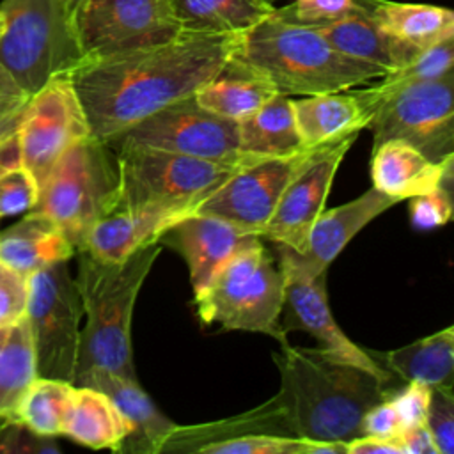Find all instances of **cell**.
<instances>
[{
	"instance_id": "46",
	"label": "cell",
	"mask_w": 454,
	"mask_h": 454,
	"mask_svg": "<svg viewBox=\"0 0 454 454\" xmlns=\"http://www.w3.org/2000/svg\"><path fill=\"white\" fill-rule=\"evenodd\" d=\"M399 442L404 454H438V449L426 424L403 429L399 434Z\"/></svg>"
},
{
	"instance_id": "7",
	"label": "cell",
	"mask_w": 454,
	"mask_h": 454,
	"mask_svg": "<svg viewBox=\"0 0 454 454\" xmlns=\"http://www.w3.org/2000/svg\"><path fill=\"white\" fill-rule=\"evenodd\" d=\"M0 64L32 96L85 62L74 27L57 0H2Z\"/></svg>"
},
{
	"instance_id": "9",
	"label": "cell",
	"mask_w": 454,
	"mask_h": 454,
	"mask_svg": "<svg viewBox=\"0 0 454 454\" xmlns=\"http://www.w3.org/2000/svg\"><path fill=\"white\" fill-rule=\"evenodd\" d=\"M114 153L119 170L117 209L161 206L193 213L199 202L241 165L151 147H122Z\"/></svg>"
},
{
	"instance_id": "34",
	"label": "cell",
	"mask_w": 454,
	"mask_h": 454,
	"mask_svg": "<svg viewBox=\"0 0 454 454\" xmlns=\"http://www.w3.org/2000/svg\"><path fill=\"white\" fill-rule=\"evenodd\" d=\"M454 64V37H447L422 51L408 64L383 74L374 85L378 90H390L413 82H426L452 74Z\"/></svg>"
},
{
	"instance_id": "45",
	"label": "cell",
	"mask_w": 454,
	"mask_h": 454,
	"mask_svg": "<svg viewBox=\"0 0 454 454\" xmlns=\"http://www.w3.org/2000/svg\"><path fill=\"white\" fill-rule=\"evenodd\" d=\"M346 454H404L397 438L360 434L346 442Z\"/></svg>"
},
{
	"instance_id": "5",
	"label": "cell",
	"mask_w": 454,
	"mask_h": 454,
	"mask_svg": "<svg viewBox=\"0 0 454 454\" xmlns=\"http://www.w3.org/2000/svg\"><path fill=\"white\" fill-rule=\"evenodd\" d=\"M117 200V156L106 142L90 135L57 160L30 211L50 218L80 252L92 225L115 211Z\"/></svg>"
},
{
	"instance_id": "42",
	"label": "cell",
	"mask_w": 454,
	"mask_h": 454,
	"mask_svg": "<svg viewBox=\"0 0 454 454\" xmlns=\"http://www.w3.org/2000/svg\"><path fill=\"white\" fill-rule=\"evenodd\" d=\"M28 98L30 96L0 64V140L16 135V128Z\"/></svg>"
},
{
	"instance_id": "44",
	"label": "cell",
	"mask_w": 454,
	"mask_h": 454,
	"mask_svg": "<svg viewBox=\"0 0 454 454\" xmlns=\"http://www.w3.org/2000/svg\"><path fill=\"white\" fill-rule=\"evenodd\" d=\"M362 434H372L381 438H397L403 431L401 417L397 413V408L392 401V397H385L383 401L371 406L365 415L362 417L360 424Z\"/></svg>"
},
{
	"instance_id": "17",
	"label": "cell",
	"mask_w": 454,
	"mask_h": 454,
	"mask_svg": "<svg viewBox=\"0 0 454 454\" xmlns=\"http://www.w3.org/2000/svg\"><path fill=\"white\" fill-rule=\"evenodd\" d=\"M262 239L218 216L190 213L170 225L158 239L176 250L190 270L193 298H199L220 270L245 247Z\"/></svg>"
},
{
	"instance_id": "33",
	"label": "cell",
	"mask_w": 454,
	"mask_h": 454,
	"mask_svg": "<svg viewBox=\"0 0 454 454\" xmlns=\"http://www.w3.org/2000/svg\"><path fill=\"white\" fill-rule=\"evenodd\" d=\"M73 383L37 376L16 404L12 420L43 436L62 434L66 410L69 406Z\"/></svg>"
},
{
	"instance_id": "43",
	"label": "cell",
	"mask_w": 454,
	"mask_h": 454,
	"mask_svg": "<svg viewBox=\"0 0 454 454\" xmlns=\"http://www.w3.org/2000/svg\"><path fill=\"white\" fill-rule=\"evenodd\" d=\"M431 387L419 381H406V385L390 394L397 413L401 417L403 429L426 424V413L431 399Z\"/></svg>"
},
{
	"instance_id": "47",
	"label": "cell",
	"mask_w": 454,
	"mask_h": 454,
	"mask_svg": "<svg viewBox=\"0 0 454 454\" xmlns=\"http://www.w3.org/2000/svg\"><path fill=\"white\" fill-rule=\"evenodd\" d=\"M16 163H21V161H20L16 135H12V137L0 140V172Z\"/></svg>"
},
{
	"instance_id": "14",
	"label": "cell",
	"mask_w": 454,
	"mask_h": 454,
	"mask_svg": "<svg viewBox=\"0 0 454 454\" xmlns=\"http://www.w3.org/2000/svg\"><path fill=\"white\" fill-rule=\"evenodd\" d=\"M317 147H307L289 156L259 158L241 163L199 202L195 213L218 216L261 236L284 188Z\"/></svg>"
},
{
	"instance_id": "32",
	"label": "cell",
	"mask_w": 454,
	"mask_h": 454,
	"mask_svg": "<svg viewBox=\"0 0 454 454\" xmlns=\"http://www.w3.org/2000/svg\"><path fill=\"white\" fill-rule=\"evenodd\" d=\"M37 378L35 349L27 316L0 326V424L12 420L25 390Z\"/></svg>"
},
{
	"instance_id": "23",
	"label": "cell",
	"mask_w": 454,
	"mask_h": 454,
	"mask_svg": "<svg viewBox=\"0 0 454 454\" xmlns=\"http://www.w3.org/2000/svg\"><path fill=\"white\" fill-rule=\"evenodd\" d=\"M314 28L342 55L378 66L385 73L408 64L419 53L381 30L362 0L348 14Z\"/></svg>"
},
{
	"instance_id": "6",
	"label": "cell",
	"mask_w": 454,
	"mask_h": 454,
	"mask_svg": "<svg viewBox=\"0 0 454 454\" xmlns=\"http://www.w3.org/2000/svg\"><path fill=\"white\" fill-rule=\"evenodd\" d=\"M193 300L206 325L216 323L223 330L257 332L280 344L287 342L282 326L284 277L262 239L239 250Z\"/></svg>"
},
{
	"instance_id": "38",
	"label": "cell",
	"mask_w": 454,
	"mask_h": 454,
	"mask_svg": "<svg viewBox=\"0 0 454 454\" xmlns=\"http://www.w3.org/2000/svg\"><path fill=\"white\" fill-rule=\"evenodd\" d=\"M426 426L438 454L454 452V390L433 388L426 413Z\"/></svg>"
},
{
	"instance_id": "11",
	"label": "cell",
	"mask_w": 454,
	"mask_h": 454,
	"mask_svg": "<svg viewBox=\"0 0 454 454\" xmlns=\"http://www.w3.org/2000/svg\"><path fill=\"white\" fill-rule=\"evenodd\" d=\"M106 144L112 151L151 147L223 163L254 160L239 153L238 122L207 112L197 103L195 96L147 115L106 140Z\"/></svg>"
},
{
	"instance_id": "24",
	"label": "cell",
	"mask_w": 454,
	"mask_h": 454,
	"mask_svg": "<svg viewBox=\"0 0 454 454\" xmlns=\"http://www.w3.org/2000/svg\"><path fill=\"white\" fill-rule=\"evenodd\" d=\"M73 245L46 216L28 211L25 216L0 232V261L28 277L50 264L69 261Z\"/></svg>"
},
{
	"instance_id": "30",
	"label": "cell",
	"mask_w": 454,
	"mask_h": 454,
	"mask_svg": "<svg viewBox=\"0 0 454 454\" xmlns=\"http://www.w3.org/2000/svg\"><path fill=\"white\" fill-rule=\"evenodd\" d=\"M385 369L404 381L454 390V328L445 326L411 344L385 353Z\"/></svg>"
},
{
	"instance_id": "22",
	"label": "cell",
	"mask_w": 454,
	"mask_h": 454,
	"mask_svg": "<svg viewBox=\"0 0 454 454\" xmlns=\"http://www.w3.org/2000/svg\"><path fill=\"white\" fill-rule=\"evenodd\" d=\"M294 124L305 147H317L367 128L371 119L356 89L291 99Z\"/></svg>"
},
{
	"instance_id": "15",
	"label": "cell",
	"mask_w": 454,
	"mask_h": 454,
	"mask_svg": "<svg viewBox=\"0 0 454 454\" xmlns=\"http://www.w3.org/2000/svg\"><path fill=\"white\" fill-rule=\"evenodd\" d=\"M277 262L284 277V330H303L317 340V349L325 356L360 367L390 383L392 372L376 362L371 351L355 344L337 325L328 303L326 271L312 275L282 255Z\"/></svg>"
},
{
	"instance_id": "2",
	"label": "cell",
	"mask_w": 454,
	"mask_h": 454,
	"mask_svg": "<svg viewBox=\"0 0 454 454\" xmlns=\"http://www.w3.org/2000/svg\"><path fill=\"white\" fill-rule=\"evenodd\" d=\"M280 372L277 392L293 436L348 442L362 434L365 411L388 397L390 383L325 356L317 348L280 344L273 355Z\"/></svg>"
},
{
	"instance_id": "40",
	"label": "cell",
	"mask_w": 454,
	"mask_h": 454,
	"mask_svg": "<svg viewBox=\"0 0 454 454\" xmlns=\"http://www.w3.org/2000/svg\"><path fill=\"white\" fill-rule=\"evenodd\" d=\"M452 193L450 188L438 186L427 193L411 197L410 220L417 229H434L450 220Z\"/></svg>"
},
{
	"instance_id": "36",
	"label": "cell",
	"mask_w": 454,
	"mask_h": 454,
	"mask_svg": "<svg viewBox=\"0 0 454 454\" xmlns=\"http://www.w3.org/2000/svg\"><path fill=\"white\" fill-rule=\"evenodd\" d=\"M39 199V183L21 163L0 172V218L28 213Z\"/></svg>"
},
{
	"instance_id": "41",
	"label": "cell",
	"mask_w": 454,
	"mask_h": 454,
	"mask_svg": "<svg viewBox=\"0 0 454 454\" xmlns=\"http://www.w3.org/2000/svg\"><path fill=\"white\" fill-rule=\"evenodd\" d=\"M28 277L0 261V326L16 323L25 316Z\"/></svg>"
},
{
	"instance_id": "4",
	"label": "cell",
	"mask_w": 454,
	"mask_h": 454,
	"mask_svg": "<svg viewBox=\"0 0 454 454\" xmlns=\"http://www.w3.org/2000/svg\"><path fill=\"white\" fill-rule=\"evenodd\" d=\"M232 59L262 74L286 96L346 90L387 74L378 66L342 55L317 28L275 14L241 34Z\"/></svg>"
},
{
	"instance_id": "29",
	"label": "cell",
	"mask_w": 454,
	"mask_h": 454,
	"mask_svg": "<svg viewBox=\"0 0 454 454\" xmlns=\"http://www.w3.org/2000/svg\"><path fill=\"white\" fill-rule=\"evenodd\" d=\"M239 153L247 158L289 156L307 149L298 135L291 96L275 94L255 114L238 121Z\"/></svg>"
},
{
	"instance_id": "16",
	"label": "cell",
	"mask_w": 454,
	"mask_h": 454,
	"mask_svg": "<svg viewBox=\"0 0 454 454\" xmlns=\"http://www.w3.org/2000/svg\"><path fill=\"white\" fill-rule=\"evenodd\" d=\"M356 135L319 145L310 160L284 188L278 204L264 225L261 238L291 250H303L310 227L325 209L337 168Z\"/></svg>"
},
{
	"instance_id": "26",
	"label": "cell",
	"mask_w": 454,
	"mask_h": 454,
	"mask_svg": "<svg viewBox=\"0 0 454 454\" xmlns=\"http://www.w3.org/2000/svg\"><path fill=\"white\" fill-rule=\"evenodd\" d=\"M277 92L262 74L231 59L222 71L195 94L197 103L207 112L231 121H241L264 106Z\"/></svg>"
},
{
	"instance_id": "8",
	"label": "cell",
	"mask_w": 454,
	"mask_h": 454,
	"mask_svg": "<svg viewBox=\"0 0 454 454\" xmlns=\"http://www.w3.org/2000/svg\"><path fill=\"white\" fill-rule=\"evenodd\" d=\"M356 92L371 115L372 149L387 140H404L433 161L454 154V74Z\"/></svg>"
},
{
	"instance_id": "19",
	"label": "cell",
	"mask_w": 454,
	"mask_h": 454,
	"mask_svg": "<svg viewBox=\"0 0 454 454\" xmlns=\"http://www.w3.org/2000/svg\"><path fill=\"white\" fill-rule=\"evenodd\" d=\"M73 385L94 387L112 399L128 426V436L119 452L158 454L177 426L158 410L138 385V380L122 378L106 371H89Z\"/></svg>"
},
{
	"instance_id": "31",
	"label": "cell",
	"mask_w": 454,
	"mask_h": 454,
	"mask_svg": "<svg viewBox=\"0 0 454 454\" xmlns=\"http://www.w3.org/2000/svg\"><path fill=\"white\" fill-rule=\"evenodd\" d=\"M174 16L186 32L245 34L273 14L262 0H170Z\"/></svg>"
},
{
	"instance_id": "48",
	"label": "cell",
	"mask_w": 454,
	"mask_h": 454,
	"mask_svg": "<svg viewBox=\"0 0 454 454\" xmlns=\"http://www.w3.org/2000/svg\"><path fill=\"white\" fill-rule=\"evenodd\" d=\"M57 4H59V7H60V11L64 12V16L67 18V21H69V23L74 27V30H76V18H78V14H80V11H82L85 0H57Z\"/></svg>"
},
{
	"instance_id": "12",
	"label": "cell",
	"mask_w": 454,
	"mask_h": 454,
	"mask_svg": "<svg viewBox=\"0 0 454 454\" xmlns=\"http://www.w3.org/2000/svg\"><path fill=\"white\" fill-rule=\"evenodd\" d=\"M87 137L90 128L71 74L55 76L28 98L20 117L16 128L20 161L41 186L57 160Z\"/></svg>"
},
{
	"instance_id": "39",
	"label": "cell",
	"mask_w": 454,
	"mask_h": 454,
	"mask_svg": "<svg viewBox=\"0 0 454 454\" xmlns=\"http://www.w3.org/2000/svg\"><path fill=\"white\" fill-rule=\"evenodd\" d=\"M53 436H43L18 420L0 424V454H59Z\"/></svg>"
},
{
	"instance_id": "21",
	"label": "cell",
	"mask_w": 454,
	"mask_h": 454,
	"mask_svg": "<svg viewBox=\"0 0 454 454\" xmlns=\"http://www.w3.org/2000/svg\"><path fill=\"white\" fill-rule=\"evenodd\" d=\"M454 154L433 161L404 140H387L372 149V186L380 192L406 200L438 186H452Z\"/></svg>"
},
{
	"instance_id": "10",
	"label": "cell",
	"mask_w": 454,
	"mask_h": 454,
	"mask_svg": "<svg viewBox=\"0 0 454 454\" xmlns=\"http://www.w3.org/2000/svg\"><path fill=\"white\" fill-rule=\"evenodd\" d=\"M25 316L32 332L37 376L73 383L83 310L67 261L28 275Z\"/></svg>"
},
{
	"instance_id": "25",
	"label": "cell",
	"mask_w": 454,
	"mask_h": 454,
	"mask_svg": "<svg viewBox=\"0 0 454 454\" xmlns=\"http://www.w3.org/2000/svg\"><path fill=\"white\" fill-rule=\"evenodd\" d=\"M62 434L90 449L119 452L128 436V426L105 392L94 387L73 385Z\"/></svg>"
},
{
	"instance_id": "50",
	"label": "cell",
	"mask_w": 454,
	"mask_h": 454,
	"mask_svg": "<svg viewBox=\"0 0 454 454\" xmlns=\"http://www.w3.org/2000/svg\"><path fill=\"white\" fill-rule=\"evenodd\" d=\"M262 2H268V4H273V5H275V2H277V0H262Z\"/></svg>"
},
{
	"instance_id": "49",
	"label": "cell",
	"mask_w": 454,
	"mask_h": 454,
	"mask_svg": "<svg viewBox=\"0 0 454 454\" xmlns=\"http://www.w3.org/2000/svg\"><path fill=\"white\" fill-rule=\"evenodd\" d=\"M2 32H4V14L0 11V35H2Z\"/></svg>"
},
{
	"instance_id": "18",
	"label": "cell",
	"mask_w": 454,
	"mask_h": 454,
	"mask_svg": "<svg viewBox=\"0 0 454 454\" xmlns=\"http://www.w3.org/2000/svg\"><path fill=\"white\" fill-rule=\"evenodd\" d=\"M390 197L371 186L356 199L332 209H323L307 236L303 250L296 252L282 245H275L278 255L312 275L328 271L332 261L346 248V245L376 216L395 206Z\"/></svg>"
},
{
	"instance_id": "20",
	"label": "cell",
	"mask_w": 454,
	"mask_h": 454,
	"mask_svg": "<svg viewBox=\"0 0 454 454\" xmlns=\"http://www.w3.org/2000/svg\"><path fill=\"white\" fill-rule=\"evenodd\" d=\"M186 215L190 211L161 206L115 209L92 225L82 250L101 261H124L133 252L158 243L160 236Z\"/></svg>"
},
{
	"instance_id": "35",
	"label": "cell",
	"mask_w": 454,
	"mask_h": 454,
	"mask_svg": "<svg viewBox=\"0 0 454 454\" xmlns=\"http://www.w3.org/2000/svg\"><path fill=\"white\" fill-rule=\"evenodd\" d=\"M310 440L300 436L250 433L200 445V454H309Z\"/></svg>"
},
{
	"instance_id": "27",
	"label": "cell",
	"mask_w": 454,
	"mask_h": 454,
	"mask_svg": "<svg viewBox=\"0 0 454 454\" xmlns=\"http://www.w3.org/2000/svg\"><path fill=\"white\" fill-rule=\"evenodd\" d=\"M362 2L381 30L417 51L454 37V12L447 7L390 0Z\"/></svg>"
},
{
	"instance_id": "37",
	"label": "cell",
	"mask_w": 454,
	"mask_h": 454,
	"mask_svg": "<svg viewBox=\"0 0 454 454\" xmlns=\"http://www.w3.org/2000/svg\"><path fill=\"white\" fill-rule=\"evenodd\" d=\"M358 5V0H293L286 7H275L273 14L307 27L330 23Z\"/></svg>"
},
{
	"instance_id": "1",
	"label": "cell",
	"mask_w": 454,
	"mask_h": 454,
	"mask_svg": "<svg viewBox=\"0 0 454 454\" xmlns=\"http://www.w3.org/2000/svg\"><path fill=\"white\" fill-rule=\"evenodd\" d=\"M241 34L181 30L176 37L85 60L71 82L90 135L106 142L147 115L192 98L232 59Z\"/></svg>"
},
{
	"instance_id": "3",
	"label": "cell",
	"mask_w": 454,
	"mask_h": 454,
	"mask_svg": "<svg viewBox=\"0 0 454 454\" xmlns=\"http://www.w3.org/2000/svg\"><path fill=\"white\" fill-rule=\"evenodd\" d=\"M161 252L147 245L124 261L108 262L78 252L74 277L85 323L80 330L73 383L89 371H106L137 380L131 348V317L145 277Z\"/></svg>"
},
{
	"instance_id": "13",
	"label": "cell",
	"mask_w": 454,
	"mask_h": 454,
	"mask_svg": "<svg viewBox=\"0 0 454 454\" xmlns=\"http://www.w3.org/2000/svg\"><path fill=\"white\" fill-rule=\"evenodd\" d=\"M179 32L170 0H85L76 18L85 60L165 43Z\"/></svg>"
},
{
	"instance_id": "28",
	"label": "cell",
	"mask_w": 454,
	"mask_h": 454,
	"mask_svg": "<svg viewBox=\"0 0 454 454\" xmlns=\"http://www.w3.org/2000/svg\"><path fill=\"white\" fill-rule=\"evenodd\" d=\"M250 433L293 436L289 419L277 394L257 408L229 419L200 426H176L161 452H197L200 445Z\"/></svg>"
}]
</instances>
